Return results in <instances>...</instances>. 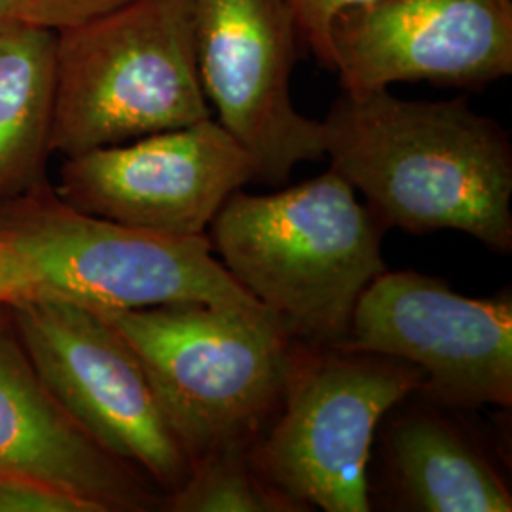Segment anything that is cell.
Masks as SVG:
<instances>
[{
	"label": "cell",
	"instance_id": "16",
	"mask_svg": "<svg viewBox=\"0 0 512 512\" xmlns=\"http://www.w3.org/2000/svg\"><path fill=\"white\" fill-rule=\"evenodd\" d=\"M293 10L300 40L310 48L317 61L330 71L329 33L340 14L370 4L374 0H287Z\"/></svg>",
	"mask_w": 512,
	"mask_h": 512
},
{
	"label": "cell",
	"instance_id": "3",
	"mask_svg": "<svg viewBox=\"0 0 512 512\" xmlns=\"http://www.w3.org/2000/svg\"><path fill=\"white\" fill-rule=\"evenodd\" d=\"M99 313L137 353L192 463L253 446L277 416L294 336L272 311L175 302Z\"/></svg>",
	"mask_w": 512,
	"mask_h": 512
},
{
	"label": "cell",
	"instance_id": "2",
	"mask_svg": "<svg viewBox=\"0 0 512 512\" xmlns=\"http://www.w3.org/2000/svg\"><path fill=\"white\" fill-rule=\"evenodd\" d=\"M385 228L334 169L274 194L228 196L207 228L213 253L296 340L338 346L385 272Z\"/></svg>",
	"mask_w": 512,
	"mask_h": 512
},
{
	"label": "cell",
	"instance_id": "11",
	"mask_svg": "<svg viewBox=\"0 0 512 512\" xmlns=\"http://www.w3.org/2000/svg\"><path fill=\"white\" fill-rule=\"evenodd\" d=\"M329 42L342 92L482 90L512 74V0H374L334 19Z\"/></svg>",
	"mask_w": 512,
	"mask_h": 512
},
{
	"label": "cell",
	"instance_id": "9",
	"mask_svg": "<svg viewBox=\"0 0 512 512\" xmlns=\"http://www.w3.org/2000/svg\"><path fill=\"white\" fill-rule=\"evenodd\" d=\"M198 73L213 118L283 186L296 165L325 158L321 120L300 114L291 78L298 25L287 0H186Z\"/></svg>",
	"mask_w": 512,
	"mask_h": 512
},
{
	"label": "cell",
	"instance_id": "13",
	"mask_svg": "<svg viewBox=\"0 0 512 512\" xmlns=\"http://www.w3.org/2000/svg\"><path fill=\"white\" fill-rule=\"evenodd\" d=\"M391 414L385 435L391 509L512 511L511 488L494 459L469 431L444 414V408L418 399L397 404Z\"/></svg>",
	"mask_w": 512,
	"mask_h": 512
},
{
	"label": "cell",
	"instance_id": "12",
	"mask_svg": "<svg viewBox=\"0 0 512 512\" xmlns=\"http://www.w3.org/2000/svg\"><path fill=\"white\" fill-rule=\"evenodd\" d=\"M0 475L69 495L88 512L164 509L162 490L55 399L8 306H0Z\"/></svg>",
	"mask_w": 512,
	"mask_h": 512
},
{
	"label": "cell",
	"instance_id": "14",
	"mask_svg": "<svg viewBox=\"0 0 512 512\" xmlns=\"http://www.w3.org/2000/svg\"><path fill=\"white\" fill-rule=\"evenodd\" d=\"M55 109V29L0 31V202L48 183Z\"/></svg>",
	"mask_w": 512,
	"mask_h": 512
},
{
	"label": "cell",
	"instance_id": "1",
	"mask_svg": "<svg viewBox=\"0 0 512 512\" xmlns=\"http://www.w3.org/2000/svg\"><path fill=\"white\" fill-rule=\"evenodd\" d=\"M321 124L330 169L365 196L385 230H458L511 253V137L467 97L342 92Z\"/></svg>",
	"mask_w": 512,
	"mask_h": 512
},
{
	"label": "cell",
	"instance_id": "4",
	"mask_svg": "<svg viewBox=\"0 0 512 512\" xmlns=\"http://www.w3.org/2000/svg\"><path fill=\"white\" fill-rule=\"evenodd\" d=\"M207 118L186 0H133L55 31L52 154L69 158Z\"/></svg>",
	"mask_w": 512,
	"mask_h": 512
},
{
	"label": "cell",
	"instance_id": "20",
	"mask_svg": "<svg viewBox=\"0 0 512 512\" xmlns=\"http://www.w3.org/2000/svg\"><path fill=\"white\" fill-rule=\"evenodd\" d=\"M18 23H31L23 0H0V31Z\"/></svg>",
	"mask_w": 512,
	"mask_h": 512
},
{
	"label": "cell",
	"instance_id": "18",
	"mask_svg": "<svg viewBox=\"0 0 512 512\" xmlns=\"http://www.w3.org/2000/svg\"><path fill=\"white\" fill-rule=\"evenodd\" d=\"M0 512H88L69 495L0 475Z\"/></svg>",
	"mask_w": 512,
	"mask_h": 512
},
{
	"label": "cell",
	"instance_id": "5",
	"mask_svg": "<svg viewBox=\"0 0 512 512\" xmlns=\"http://www.w3.org/2000/svg\"><path fill=\"white\" fill-rule=\"evenodd\" d=\"M423 382V370L403 359L294 338L281 406L251 459L306 511H372L368 461L376 431Z\"/></svg>",
	"mask_w": 512,
	"mask_h": 512
},
{
	"label": "cell",
	"instance_id": "6",
	"mask_svg": "<svg viewBox=\"0 0 512 512\" xmlns=\"http://www.w3.org/2000/svg\"><path fill=\"white\" fill-rule=\"evenodd\" d=\"M0 241L37 270L44 294L92 310L264 308L220 264L207 234L167 236L93 217L63 202L50 181L0 202Z\"/></svg>",
	"mask_w": 512,
	"mask_h": 512
},
{
	"label": "cell",
	"instance_id": "15",
	"mask_svg": "<svg viewBox=\"0 0 512 512\" xmlns=\"http://www.w3.org/2000/svg\"><path fill=\"white\" fill-rule=\"evenodd\" d=\"M251 448L234 444L194 459L186 482L165 497L162 511L306 512L258 473Z\"/></svg>",
	"mask_w": 512,
	"mask_h": 512
},
{
	"label": "cell",
	"instance_id": "19",
	"mask_svg": "<svg viewBox=\"0 0 512 512\" xmlns=\"http://www.w3.org/2000/svg\"><path fill=\"white\" fill-rule=\"evenodd\" d=\"M42 294L44 287L37 270L18 251L0 241V306Z\"/></svg>",
	"mask_w": 512,
	"mask_h": 512
},
{
	"label": "cell",
	"instance_id": "7",
	"mask_svg": "<svg viewBox=\"0 0 512 512\" xmlns=\"http://www.w3.org/2000/svg\"><path fill=\"white\" fill-rule=\"evenodd\" d=\"M19 338L55 399L167 497L192 469L147 370L99 311L57 296L10 304Z\"/></svg>",
	"mask_w": 512,
	"mask_h": 512
},
{
	"label": "cell",
	"instance_id": "17",
	"mask_svg": "<svg viewBox=\"0 0 512 512\" xmlns=\"http://www.w3.org/2000/svg\"><path fill=\"white\" fill-rule=\"evenodd\" d=\"M31 23L50 29H65L99 18L133 0H23Z\"/></svg>",
	"mask_w": 512,
	"mask_h": 512
},
{
	"label": "cell",
	"instance_id": "10",
	"mask_svg": "<svg viewBox=\"0 0 512 512\" xmlns=\"http://www.w3.org/2000/svg\"><path fill=\"white\" fill-rule=\"evenodd\" d=\"M256 181L253 158L215 118L65 158L57 196L93 217L202 236L222 203Z\"/></svg>",
	"mask_w": 512,
	"mask_h": 512
},
{
	"label": "cell",
	"instance_id": "8",
	"mask_svg": "<svg viewBox=\"0 0 512 512\" xmlns=\"http://www.w3.org/2000/svg\"><path fill=\"white\" fill-rule=\"evenodd\" d=\"M340 348L423 370L416 397L444 410L512 406V294L471 298L418 272H382L359 296Z\"/></svg>",
	"mask_w": 512,
	"mask_h": 512
}]
</instances>
